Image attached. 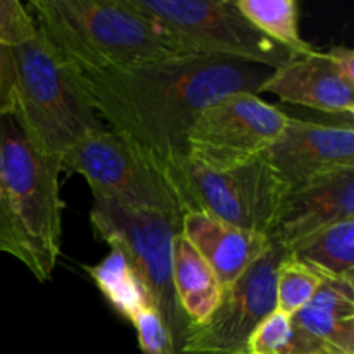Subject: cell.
<instances>
[{
    "label": "cell",
    "mask_w": 354,
    "mask_h": 354,
    "mask_svg": "<svg viewBox=\"0 0 354 354\" xmlns=\"http://www.w3.org/2000/svg\"><path fill=\"white\" fill-rule=\"evenodd\" d=\"M61 165L62 171L76 173L86 180L93 199L182 218L168 190L107 128L73 145L62 154Z\"/></svg>",
    "instance_id": "cell-10"
},
{
    "label": "cell",
    "mask_w": 354,
    "mask_h": 354,
    "mask_svg": "<svg viewBox=\"0 0 354 354\" xmlns=\"http://www.w3.org/2000/svg\"><path fill=\"white\" fill-rule=\"evenodd\" d=\"M286 354H354V279L325 275L315 296L290 317Z\"/></svg>",
    "instance_id": "cell-12"
},
{
    "label": "cell",
    "mask_w": 354,
    "mask_h": 354,
    "mask_svg": "<svg viewBox=\"0 0 354 354\" xmlns=\"http://www.w3.org/2000/svg\"><path fill=\"white\" fill-rule=\"evenodd\" d=\"M182 218L152 209L93 199L90 225L97 239L124 254L151 297L152 306L168 327L173 344L183 354L189 317L183 313L173 283L171 245Z\"/></svg>",
    "instance_id": "cell-5"
},
{
    "label": "cell",
    "mask_w": 354,
    "mask_h": 354,
    "mask_svg": "<svg viewBox=\"0 0 354 354\" xmlns=\"http://www.w3.org/2000/svg\"><path fill=\"white\" fill-rule=\"evenodd\" d=\"M266 158L290 192L322 176L353 169V121L325 124L289 116L282 133L266 151Z\"/></svg>",
    "instance_id": "cell-11"
},
{
    "label": "cell",
    "mask_w": 354,
    "mask_h": 354,
    "mask_svg": "<svg viewBox=\"0 0 354 354\" xmlns=\"http://www.w3.org/2000/svg\"><path fill=\"white\" fill-rule=\"evenodd\" d=\"M354 220V168L313 180L287 196L270 239L290 251L330 225Z\"/></svg>",
    "instance_id": "cell-13"
},
{
    "label": "cell",
    "mask_w": 354,
    "mask_h": 354,
    "mask_svg": "<svg viewBox=\"0 0 354 354\" xmlns=\"http://www.w3.org/2000/svg\"><path fill=\"white\" fill-rule=\"evenodd\" d=\"M190 175L199 209L232 227L270 239L290 190L272 168L266 152L227 171L190 166Z\"/></svg>",
    "instance_id": "cell-9"
},
{
    "label": "cell",
    "mask_w": 354,
    "mask_h": 354,
    "mask_svg": "<svg viewBox=\"0 0 354 354\" xmlns=\"http://www.w3.org/2000/svg\"><path fill=\"white\" fill-rule=\"evenodd\" d=\"M26 7L40 40L71 75L194 57L128 0H31Z\"/></svg>",
    "instance_id": "cell-2"
},
{
    "label": "cell",
    "mask_w": 354,
    "mask_h": 354,
    "mask_svg": "<svg viewBox=\"0 0 354 354\" xmlns=\"http://www.w3.org/2000/svg\"><path fill=\"white\" fill-rule=\"evenodd\" d=\"M272 71L251 62L194 55L73 75V80L104 127L168 190L183 216L199 209L187 152L197 114L230 93L259 95Z\"/></svg>",
    "instance_id": "cell-1"
},
{
    "label": "cell",
    "mask_w": 354,
    "mask_h": 354,
    "mask_svg": "<svg viewBox=\"0 0 354 354\" xmlns=\"http://www.w3.org/2000/svg\"><path fill=\"white\" fill-rule=\"evenodd\" d=\"M290 339V317L275 310L254 328L248 341L245 354H286Z\"/></svg>",
    "instance_id": "cell-21"
},
{
    "label": "cell",
    "mask_w": 354,
    "mask_h": 354,
    "mask_svg": "<svg viewBox=\"0 0 354 354\" xmlns=\"http://www.w3.org/2000/svg\"><path fill=\"white\" fill-rule=\"evenodd\" d=\"M289 114L256 93H230L197 114L187 135L189 162L207 171H227L265 154Z\"/></svg>",
    "instance_id": "cell-7"
},
{
    "label": "cell",
    "mask_w": 354,
    "mask_h": 354,
    "mask_svg": "<svg viewBox=\"0 0 354 354\" xmlns=\"http://www.w3.org/2000/svg\"><path fill=\"white\" fill-rule=\"evenodd\" d=\"M325 275L287 252L277 268V311L292 317L315 296Z\"/></svg>",
    "instance_id": "cell-20"
},
{
    "label": "cell",
    "mask_w": 354,
    "mask_h": 354,
    "mask_svg": "<svg viewBox=\"0 0 354 354\" xmlns=\"http://www.w3.org/2000/svg\"><path fill=\"white\" fill-rule=\"evenodd\" d=\"M190 54L280 68L294 57L273 44L230 0H128Z\"/></svg>",
    "instance_id": "cell-6"
},
{
    "label": "cell",
    "mask_w": 354,
    "mask_h": 354,
    "mask_svg": "<svg viewBox=\"0 0 354 354\" xmlns=\"http://www.w3.org/2000/svg\"><path fill=\"white\" fill-rule=\"evenodd\" d=\"M235 6L265 37L294 57L315 52L313 45L301 37L294 0H235Z\"/></svg>",
    "instance_id": "cell-19"
},
{
    "label": "cell",
    "mask_w": 354,
    "mask_h": 354,
    "mask_svg": "<svg viewBox=\"0 0 354 354\" xmlns=\"http://www.w3.org/2000/svg\"><path fill=\"white\" fill-rule=\"evenodd\" d=\"M287 249L270 239L254 263L225 287L206 322L190 327L183 354H245L254 328L277 310V268Z\"/></svg>",
    "instance_id": "cell-8"
},
{
    "label": "cell",
    "mask_w": 354,
    "mask_h": 354,
    "mask_svg": "<svg viewBox=\"0 0 354 354\" xmlns=\"http://www.w3.org/2000/svg\"><path fill=\"white\" fill-rule=\"evenodd\" d=\"M37 38L30 10L17 0H0V45L16 48Z\"/></svg>",
    "instance_id": "cell-22"
},
{
    "label": "cell",
    "mask_w": 354,
    "mask_h": 354,
    "mask_svg": "<svg viewBox=\"0 0 354 354\" xmlns=\"http://www.w3.org/2000/svg\"><path fill=\"white\" fill-rule=\"evenodd\" d=\"M62 165L38 151L12 116L0 120V251L40 282L52 279L62 242Z\"/></svg>",
    "instance_id": "cell-3"
},
{
    "label": "cell",
    "mask_w": 354,
    "mask_h": 354,
    "mask_svg": "<svg viewBox=\"0 0 354 354\" xmlns=\"http://www.w3.org/2000/svg\"><path fill=\"white\" fill-rule=\"evenodd\" d=\"M287 252L327 277L354 279V220L330 225Z\"/></svg>",
    "instance_id": "cell-17"
},
{
    "label": "cell",
    "mask_w": 354,
    "mask_h": 354,
    "mask_svg": "<svg viewBox=\"0 0 354 354\" xmlns=\"http://www.w3.org/2000/svg\"><path fill=\"white\" fill-rule=\"evenodd\" d=\"M261 93H273L286 102L353 120L354 85L339 75L327 52L296 55L275 68L263 83Z\"/></svg>",
    "instance_id": "cell-14"
},
{
    "label": "cell",
    "mask_w": 354,
    "mask_h": 354,
    "mask_svg": "<svg viewBox=\"0 0 354 354\" xmlns=\"http://www.w3.org/2000/svg\"><path fill=\"white\" fill-rule=\"evenodd\" d=\"M16 107V61L10 47L0 45V120Z\"/></svg>",
    "instance_id": "cell-23"
},
{
    "label": "cell",
    "mask_w": 354,
    "mask_h": 354,
    "mask_svg": "<svg viewBox=\"0 0 354 354\" xmlns=\"http://www.w3.org/2000/svg\"><path fill=\"white\" fill-rule=\"evenodd\" d=\"M173 283L176 297L190 324L201 325L213 315L223 296V287L211 266L194 249L182 232L173 237Z\"/></svg>",
    "instance_id": "cell-16"
},
{
    "label": "cell",
    "mask_w": 354,
    "mask_h": 354,
    "mask_svg": "<svg viewBox=\"0 0 354 354\" xmlns=\"http://www.w3.org/2000/svg\"><path fill=\"white\" fill-rule=\"evenodd\" d=\"M327 52L328 59L334 64V68L337 69L339 75L349 83L354 85V52L348 47H332Z\"/></svg>",
    "instance_id": "cell-24"
},
{
    "label": "cell",
    "mask_w": 354,
    "mask_h": 354,
    "mask_svg": "<svg viewBox=\"0 0 354 354\" xmlns=\"http://www.w3.org/2000/svg\"><path fill=\"white\" fill-rule=\"evenodd\" d=\"M180 232L211 266L223 289L232 286L270 244L265 235L232 227L203 209L183 214Z\"/></svg>",
    "instance_id": "cell-15"
},
{
    "label": "cell",
    "mask_w": 354,
    "mask_h": 354,
    "mask_svg": "<svg viewBox=\"0 0 354 354\" xmlns=\"http://www.w3.org/2000/svg\"><path fill=\"white\" fill-rule=\"evenodd\" d=\"M12 52L16 107L10 116L38 151L62 158L73 145L106 130L78 92L71 73L54 61L38 33Z\"/></svg>",
    "instance_id": "cell-4"
},
{
    "label": "cell",
    "mask_w": 354,
    "mask_h": 354,
    "mask_svg": "<svg viewBox=\"0 0 354 354\" xmlns=\"http://www.w3.org/2000/svg\"><path fill=\"white\" fill-rule=\"evenodd\" d=\"M102 296L121 317L133 320L142 310L152 306L147 290L142 286L135 270L118 249H111L109 254L95 266H86Z\"/></svg>",
    "instance_id": "cell-18"
}]
</instances>
